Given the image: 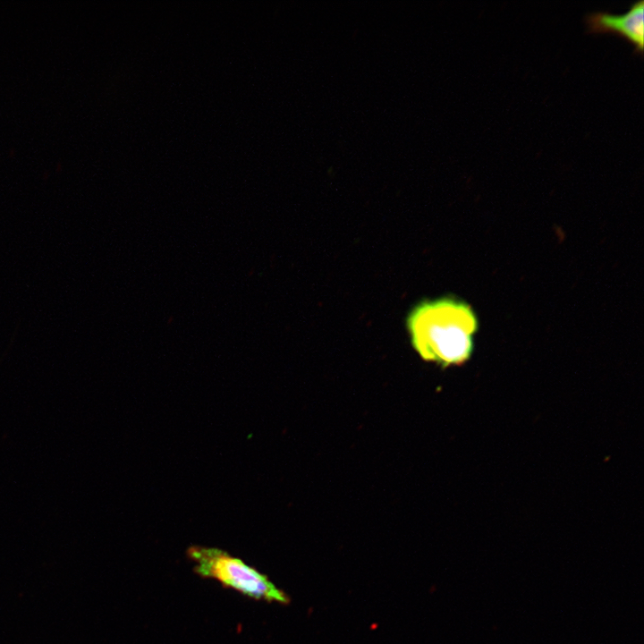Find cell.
Returning a JSON list of instances; mask_svg holds the SVG:
<instances>
[{"label": "cell", "mask_w": 644, "mask_h": 644, "mask_svg": "<svg viewBox=\"0 0 644 644\" xmlns=\"http://www.w3.org/2000/svg\"><path fill=\"white\" fill-rule=\"evenodd\" d=\"M589 32H616L635 45V50L642 53L644 43V0L633 3L622 14L608 12H592L585 16Z\"/></svg>", "instance_id": "3"}, {"label": "cell", "mask_w": 644, "mask_h": 644, "mask_svg": "<svg viewBox=\"0 0 644 644\" xmlns=\"http://www.w3.org/2000/svg\"><path fill=\"white\" fill-rule=\"evenodd\" d=\"M187 555L194 563V572L202 578L214 579L254 599L284 605L290 602L265 574L222 549L192 546Z\"/></svg>", "instance_id": "2"}, {"label": "cell", "mask_w": 644, "mask_h": 644, "mask_svg": "<svg viewBox=\"0 0 644 644\" xmlns=\"http://www.w3.org/2000/svg\"><path fill=\"white\" fill-rule=\"evenodd\" d=\"M407 327L412 346L423 360L447 367L462 364L470 357L478 319L465 302L440 298L414 307Z\"/></svg>", "instance_id": "1"}]
</instances>
